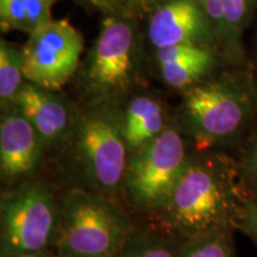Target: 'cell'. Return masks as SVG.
Instances as JSON below:
<instances>
[{
	"label": "cell",
	"mask_w": 257,
	"mask_h": 257,
	"mask_svg": "<svg viewBox=\"0 0 257 257\" xmlns=\"http://www.w3.org/2000/svg\"><path fill=\"white\" fill-rule=\"evenodd\" d=\"M245 201L232 161L199 150L191 153L165 206L153 217L157 229L184 243L238 225Z\"/></svg>",
	"instance_id": "obj_1"
},
{
	"label": "cell",
	"mask_w": 257,
	"mask_h": 257,
	"mask_svg": "<svg viewBox=\"0 0 257 257\" xmlns=\"http://www.w3.org/2000/svg\"><path fill=\"white\" fill-rule=\"evenodd\" d=\"M67 175L70 187H81L120 199L130 154L117 100L91 102L76 111L67 141Z\"/></svg>",
	"instance_id": "obj_2"
},
{
	"label": "cell",
	"mask_w": 257,
	"mask_h": 257,
	"mask_svg": "<svg viewBox=\"0 0 257 257\" xmlns=\"http://www.w3.org/2000/svg\"><path fill=\"white\" fill-rule=\"evenodd\" d=\"M56 257H112L136 229L119 199L81 187L59 198Z\"/></svg>",
	"instance_id": "obj_3"
},
{
	"label": "cell",
	"mask_w": 257,
	"mask_h": 257,
	"mask_svg": "<svg viewBox=\"0 0 257 257\" xmlns=\"http://www.w3.org/2000/svg\"><path fill=\"white\" fill-rule=\"evenodd\" d=\"M255 106L245 81L230 76L204 80L185 92L174 125L199 150H206L242 133Z\"/></svg>",
	"instance_id": "obj_4"
},
{
	"label": "cell",
	"mask_w": 257,
	"mask_h": 257,
	"mask_svg": "<svg viewBox=\"0 0 257 257\" xmlns=\"http://www.w3.org/2000/svg\"><path fill=\"white\" fill-rule=\"evenodd\" d=\"M59 230V199L47 180L32 178L3 192L0 257L54 249Z\"/></svg>",
	"instance_id": "obj_5"
},
{
	"label": "cell",
	"mask_w": 257,
	"mask_h": 257,
	"mask_svg": "<svg viewBox=\"0 0 257 257\" xmlns=\"http://www.w3.org/2000/svg\"><path fill=\"white\" fill-rule=\"evenodd\" d=\"M191 153L185 136L170 124L128 159L120 199L135 211L154 216L165 206Z\"/></svg>",
	"instance_id": "obj_6"
},
{
	"label": "cell",
	"mask_w": 257,
	"mask_h": 257,
	"mask_svg": "<svg viewBox=\"0 0 257 257\" xmlns=\"http://www.w3.org/2000/svg\"><path fill=\"white\" fill-rule=\"evenodd\" d=\"M133 18L107 16L89 50L80 76L91 102L117 100L138 76V47Z\"/></svg>",
	"instance_id": "obj_7"
},
{
	"label": "cell",
	"mask_w": 257,
	"mask_h": 257,
	"mask_svg": "<svg viewBox=\"0 0 257 257\" xmlns=\"http://www.w3.org/2000/svg\"><path fill=\"white\" fill-rule=\"evenodd\" d=\"M82 51L81 32L68 19H53L22 47L25 80L59 92L78 70Z\"/></svg>",
	"instance_id": "obj_8"
},
{
	"label": "cell",
	"mask_w": 257,
	"mask_h": 257,
	"mask_svg": "<svg viewBox=\"0 0 257 257\" xmlns=\"http://www.w3.org/2000/svg\"><path fill=\"white\" fill-rule=\"evenodd\" d=\"M46 144L15 106L3 110L0 119V178L6 189L34 178Z\"/></svg>",
	"instance_id": "obj_9"
},
{
	"label": "cell",
	"mask_w": 257,
	"mask_h": 257,
	"mask_svg": "<svg viewBox=\"0 0 257 257\" xmlns=\"http://www.w3.org/2000/svg\"><path fill=\"white\" fill-rule=\"evenodd\" d=\"M148 38L156 49L174 46L212 48L217 32L197 0H166L152 11Z\"/></svg>",
	"instance_id": "obj_10"
},
{
	"label": "cell",
	"mask_w": 257,
	"mask_h": 257,
	"mask_svg": "<svg viewBox=\"0 0 257 257\" xmlns=\"http://www.w3.org/2000/svg\"><path fill=\"white\" fill-rule=\"evenodd\" d=\"M11 106L36 128L47 149L66 146L75 123L76 111L64 96L25 81Z\"/></svg>",
	"instance_id": "obj_11"
},
{
	"label": "cell",
	"mask_w": 257,
	"mask_h": 257,
	"mask_svg": "<svg viewBox=\"0 0 257 257\" xmlns=\"http://www.w3.org/2000/svg\"><path fill=\"white\" fill-rule=\"evenodd\" d=\"M155 56L166 85L184 92L204 81L214 64L212 48L174 46L156 49Z\"/></svg>",
	"instance_id": "obj_12"
},
{
	"label": "cell",
	"mask_w": 257,
	"mask_h": 257,
	"mask_svg": "<svg viewBox=\"0 0 257 257\" xmlns=\"http://www.w3.org/2000/svg\"><path fill=\"white\" fill-rule=\"evenodd\" d=\"M119 106L130 156L152 143L170 125L163 104L155 96L135 95Z\"/></svg>",
	"instance_id": "obj_13"
},
{
	"label": "cell",
	"mask_w": 257,
	"mask_h": 257,
	"mask_svg": "<svg viewBox=\"0 0 257 257\" xmlns=\"http://www.w3.org/2000/svg\"><path fill=\"white\" fill-rule=\"evenodd\" d=\"M57 0H0V25L3 30H17L31 35L53 21Z\"/></svg>",
	"instance_id": "obj_14"
},
{
	"label": "cell",
	"mask_w": 257,
	"mask_h": 257,
	"mask_svg": "<svg viewBox=\"0 0 257 257\" xmlns=\"http://www.w3.org/2000/svg\"><path fill=\"white\" fill-rule=\"evenodd\" d=\"M182 242L157 227H136L112 257H179Z\"/></svg>",
	"instance_id": "obj_15"
},
{
	"label": "cell",
	"mask_w": 257,
	"mask_h": 257,
	"mask_svg": "<svg viewBox=\"0 0 257 257\" xmlns=\"http://www.w3.org/2000/svg\"><path fill=\"white\" fill-rule=\"evenodd\" d=\"M22 48L5 40L0 41V101L2 107L12 105L25 83Z\"/></svg>",
	"instance_id": "obj_16"
},
{
	"label": "cell",
	"mask_w": 257,
	"mask_h": 257,
	"mask_svg": "<svg viewBox=\"0 0 257 257\" xmlns=\"http://www.w3.org/2000/svg\"><path fill=\"white\" fill-rule=\"evenodd\" d=\"M252 0H225L224 25L219 40L230 53L240 49V37L248 23Z\"/></svg>",
	"instance_id": "obj_17"
},
{
	"label": "cell",
	"mask_w": 257,
	"mask_h": 257,
	"mask_svg": "<svg viewBox=\"0 0 257 257\" xmlns=\"http://www.w3.org/2000/svg\"><path fill=\"white\" fill-rule=\"evenodd\" d=\"M179 257H233L229 230L213 231L184 242Z\"/></svg>",
	"instance_id": "obj_18"
},
{
	"label": "cell",
	"mask_w": 257,
	"mask_h": 257,
	"mask_svg": "<svg viewBox=\"0 0 257 257\" xmlns=\"http://www.w3.org/2000/svg\"><path fill=\"white\" fill-rule=\"evenodd\" d=\"M107 16H121L133 18L141 11L136 0H86Z\"/></svg>",
	"instance_id": "obj_19"
},
{
	"label": "cell",
	"mask_w": 257,
	"mask_h": 257,
	"mask_svg": "<svg viewBox=\"0 0 257 257\" xmlns=\"http://www.w3.org/2000/svg\"><path fill=\"white\" fill-rule=\"evenodd\" d=\"M238 226L257 244V200L246 199L240 212Z\"/></svg>",
	"instance_id": "obj_20"
},
{
	"label": "cell",
	"mask_w": 257,
	"mask_h": 257,
	"mask_svg": "<svg viewBox=\"0 0 257 257\" xmlns=\"http://www.w3.org/2000/svg\"><path fill=\"white\" fill-rule=\"evenodd\" d=\"M201 9L206 14L207 18L213 25L217 32L218 40H219L221 30L224 25V8L225 0H197Z\"/></svg>",
	"instance_id": "obj_21"
},
{
	"label": "cell",
	"mask_w": 257,
	"mask_h": 257,
	"mask_svg": "<svg viewBox=\"0 0 257 257\" xmlns=\"http://www.w3.org/2000/svg\"><path fill=\"white\" fill-rule=\"evenodd\" d=\"M242 170L250 184L257 188V136L251 141L244 154Z\"/></svg>",
	"instance_id": "obj_22"
},
{
	"label": "cell",
	"mask_w": 257,
	"mask_h": 257,
	"mask_svg": "<svg viewBox=\"0 0 257 257\" xmlns=\"http://www.w3.org/2000/svg\"><path fill=\"white\" fill-rule=\"evenodd\" d=\"M136 2L141 11L142 10H150V11H153L154 9L157 8L160 4H162L166 0H136Z\"/></svg>",
	"instance_id": "obj_23"
},
{
	"label": "cell",
	"mask_w": 257,
	"mask_h": 257,
	"mask_svg": "<svg viewBox=\"0 0 257 257\" xmlns=\"http://www.w3.org/2000/svg\"><path fill=\"white\" fill-rule=\"evenodd\" d=\"M10 257H56L50 250L48 251H38V252H27V253H19V255H14Z\"/></svg>",
	"instance_id": "obj_24"
}]
</instances>
